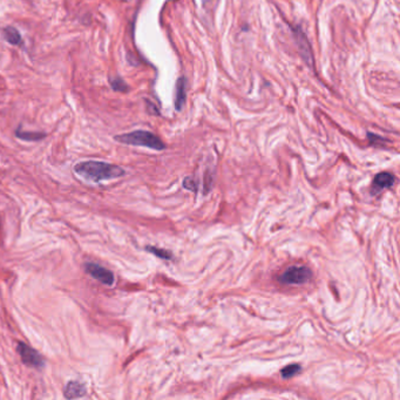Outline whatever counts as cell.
Listing matches in <instances>:
<instances>
[{"mask_svg":"<svg viewBox=\"0 0 400 400\" xmlns=\"http://www.w3.org/2000/svg\"><path fill=\"white\" fill-rule=\"evenodd\" d=\"M76 173L79 176L87 180L100 182L105 180H112L124 175V170L115 164H110L100 161H86L80 162L74 167Z\"/></svg>","mask_w":400,"mask_h":400,"instance_id":"cell-1","label":"cell"},{"mask_svg":"<svg viewBox=\"0 0 400 400\" xmlns=\"http://www.w3.org/2000/svg\"><path fill=\"white\" fill-rule=\"evenodd\" d=\"M116 141L121 142V144L131 145V146H141V147H147L154 151H163L166 148V146L161 139L156 137L155 134L151 133L147 130H134L130 133L116 135Z\"/></svg>","mask_w":400,"mask_h":400,"instance_id":"cell-2","label":"cell"},{"mask_svg":"<svg viewBox=\"0 0 400 400\" xmlns=\"http://www.w3.org/2000/svg\"><path fill=\"white\" fill-rule=\"evenodd\" d=\"M312 273L306 266H289L283 274L278 277V282L285 285H301L310 281Z\"/></svg>","mask_w":400,"mask_h":400,"instance_id":"cell-3","label":"cell"},{"mask_svg":"<svg viewBox=\"0 0 400 400\" xmlns=\"http://www.w3.org/2000/svg\"><path fill=\"white\" fill-rule=\"evenodd\" d=\"M18 352L21 357V360L31 367H41L44 365L41 357L39 353L30 346H27L25 343H18Z\"/></svg>","mask_w":400,"mask_h":400,"instance_id":"cell-4","label":"cell"},{"mask_svg":"<svg viewBox=\"0 0 400 400\" xmlns=\"http://www.w3.org/2000/svg\"><path fill=\"white\" fill-rule=\"evenodd\" d=\"M86 271L91 275L93 278L98 280L99 282H101L102 284L106 285H113L114 284V275L112 271H109L106 268H103L99 264L95 263H87L85 265Z\"/></svg>","mask_w":400,"mask_h":400,"instance_id":"cell-5","label":"cell"},{"mask_svg":"<svg viewBox=\"0 0 400 400\" xmlns=\"http://www.w3.org/2000/svg\"><path fill=\"white\" fill-rule=\"evenodd\" d=\"M394 181H395V177L391 173H386V171H384V173L377 174L376 177H374V180H373L374 190L381 191V190H384V189L391 188L392 185L394 184Z\"/></svg>","mask_w":400,"mask_h":400,"instance_id":"cell-6","label":"cell"},{"mask_svg":"<svg viewBox=\"0 0 400 400\" xmlns=\"http://www.w3.org/2000/svg\"><path fill=\"white\" fill-rule=\"evenodd\" d=\"M296 39H297L299 51H301L303 58H304V60H305V62L309 63V65L312 67L313 66V59H312V54H311V49H310V46L308 44V40H306L305 35L298 30L297 31V35H296Z\"/></svg>","mask_w":400,"mask_h":400,"instance_id":"cell-7","label":"cell"},{"mask_svg":"<svg viewBox=\"0 0 400 400\" xmlns=\"http://www.w3.org/2000/svg\"><path fill=\"white\" fill-rule=\"evenodd\" d=\"M185 89H187V80L185 78H180L175 91V108L177 110H181L185 103Z\"/></svg>","mask_w":400,"mask_h":400,"instance_id":"cell-8","label":"cell"},{"mask_svg":"<svg viewBox=\"0 0 400 400\" xmlns=\"http://www.w3.org/2000/svg\"><path fill=\"white\" fill-rule=\"evenodd\" d=\"M86 394V386L79 381H70L65 387V397L69 399H76L84 397Z\"/></svg>","mask_w":400,"mask_h":400,"instance_id":"cell-9","label":"cell"},{"mask_svg":"<svg viewBox=\"0 0 400 400\" xmlns=\"http://www.w3.org/2000/svg\"><path fill=\"white\" fill-rule=\"evenodd\" d=\"M2 34L5 40L9 42L11 45H19L21 42V35L19 32H18L17 28H14L12 26H6L2 30Z\"/></svg>","mask_w":400,"mask_h":400,"instance_id":"cell-10","label":"cell"},{"mask_svg":"<svg viewBox=\"0 0 400 400\" xmlns=\"http://www.w3.org/2000/svg\"><path fill=\"white\" fill-rule=\"evenodd\" d=\"M17 138L21 139L24 141H39L46 138L45 133H38V131H23L21 129H18L16 131Z\"/></svg>","mask_w":400,"mask_h":400,"instance_id":"cell-11","label":"cell"},{"mask_svg":"<svg viewBox=\"0 0 400 400\" xmlns=\"http://www.w3.org/2000/svg\"><path fill=\"white\" fill-rule=\"evenodd\" d=\"M146 250H147L148 252L153 253V255L158 256L161 259L170 260L171 258H173V252H170L169 250L160 249V248H156V246H152V245H148L147 248H146Z\"/></svg>","mask_w":400,"mask_h":400,"instance_id":"cell-12","label":"cell"},{"mask_svg":"<svg viewBox=\"0 0 400 400\" xmlns=\"http://www.w3.org/2000/svg\"><path fill=\"white\" fill-rule=\"evenodd\" d=\"M301 371H302L301 365H298V364H291V365L285 366L284 369L281 371V374L282 377L288 379V378H292L294 376H296V374L301 372Z\"/></svg>","mask_w":400,"mask_h":400,"instance_id":"cell-13","label":"cell"},{"mask_svg":"<svg viewBox=\"0 0 400 400\" xmlns=\"http://www.w3.org/2000/svg\"><path fill=\"white\" fill-rule=\"evenodd\" d=\"M110 85H112V88L114 89V91H117V92H126L128 89L126 82H124L122 79H120V78H114V79H110Z\"/></svg>","mask_w":400,"mask_h":400,"instance_id":"cell-14","label":"cell"},{"mask_svg":"<svg viewBox=\"0 0 400 400\" xmlns=\"http://www.w3.org/2000/svg\"><path fill=\"white\" fill-rule=\"evenodd\" d=\"M183 187L185 189H188V190L190 191H196L197 190V185H196V182L194 181V178L192 177H187L183 180Z\"/></svg>","mask_w":400,"mask_h":400,"instance_id":"cell-15","label":"cell"}]
</instances>
